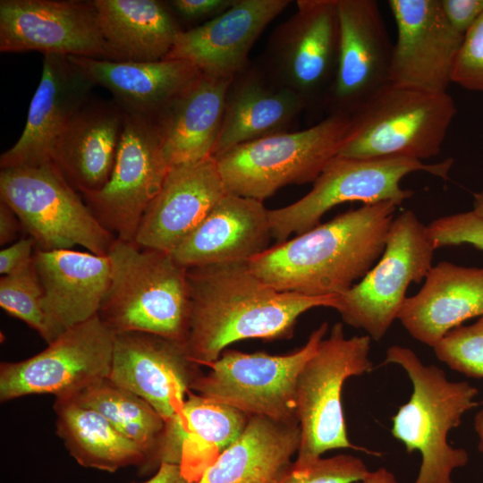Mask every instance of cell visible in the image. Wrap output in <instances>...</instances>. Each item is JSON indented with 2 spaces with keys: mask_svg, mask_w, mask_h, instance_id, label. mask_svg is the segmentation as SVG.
Masks as SVG:
<instances>
[{
  "mask_svg": "<svg viewBox=\"0 0 483 483\" xmlns=\"http://www.w3.org/2000/svg\"><path fill=\"white\" fill-rule=\"evenodd\" d=\"M190 322L185 350L208 366L232 343L245 339H286L303 313L335 309L338 296L281 292L256 275L248 262L188 268Z\"/></svg>",
  "mask_w": 483,
  "mask_h": 483,
  "instance_id": "cell-1",
  "label": "cell"
},
{
  "mask_svg": "<svg viewBox=\"0 0 483 483\" xmlns=\"http://www.w3.org/2000/svg\"><path fill=\"white\" fill-rule=\"evenodd\" d=\"M398 206L365 204L276 243L248 265L275 290L307 296H339L380 258Z\"/></svg>",
  "mask_w": 483,
  "mask_h": 483,
  "instance_id": "cell-2",
  "label": "cell"
},
{
  "mask_svg": "<svg viewBox=\"0 0 483 483\" xmlns=\"http://www.w3.org/2000/svg\"><path fill=\"white\" fill-rule=\"evenodd\" d=\"M97 315L114 332H144L184 345L190 322L188 268L171 252L116 240Z\"/></svg>",
  "mask_w": 483,
  "mask_h": 483,
  "instance_id": "cell-3",
  "label": "cell"
},
{
  "mask_svg": "<svg viewBox=\"0 0 483 483\" xmlns=\"http://www.w3.org/2000/svg\"><path fill=\"white\" fill-rule=\"evenodd\" d=\"M383 364L400 366L409 377L412 392L392 418L391 433L408 453L421 456L414 483H453V471L465 466L469 456L448 442L450 431L478 402V390L469 382H453L435 365H425L410 348L393 345Z\"/></svg>",
  "mask_w": 483,
  "mask_h": 483,
  "instance_id": "cell-4",
  "label": "cell"
},
{
  "mask_svg": "<svg viewBox=\"0 0 483 483\" xmlns=\"http://www.w3.org/2000/svg\"><path fill=\"white\" fill-rule=\"evenodd\" d=\"M351 126V115L330 114L308 129L247 142L214 158L228 193L263 201L286 185L314 182Z\"/></svg>",
  "mask_w": 483,
  "mask_h": 483,
  "instance_id": "cell-5",
  "label": "cell"
},
{
  "mask_svg": "<svg viewBox=\"0 0 483 483\" xmlns=\"http://www.w3.org/2000/svg\"><path fill=\"white\" fill-rule=\"evenodd\" d=\"M457 113L452 97L389 83L357 112L337 156L352 158L437 156Z\"/></svg>",
  "mask_w": 483,
  "mask_h": 483,
  "instance_id": "cell-6",
  "label": "cell"
},
{
  "mask_svg": "<svg viewBox=\"0 0 483 483\" xmlns=\"http://www.w3.org/2000/svg\"><path fill=\"white\" fill-rule=\"evenodd\" d=\"M370 342L367 335L347 338L338 322L301 369L295 389L301 444L292 469L305 470L333 449L353 448L378 454L349 440L342 404L344 382L373 369L369 357Z\"/></svg>",
  "mask_w": 483,
  "mask_h": 483,
  "instance_id": "cell-7",
  "label": "cell"
},
{
  "mask_svg": "<svg viewBox=\"0 0 483 483\" xmlns=\"http://www.w3.org/2000/svg\"><path fill=\"white\" fill-rule=\"evenodd\" d=\"M0 200L14 211L38 250L81 246L107 256L117 240L53 163L1 168Z\"/></svg>",
  "mask_w": 483,
  "mask_h": 483,
  "instance_id": "cell-8",
  "label": "cell"
},
{
  "mask_svg": "<svg viewBox=\"0 0 483 483\" xmlns=\"http://www.w3.org/2000/svg\"><path fill=\"white\" fill-rule=\"evenodd\" d=\"M453 164L452 158L427 164L407 157L352 158L336 156L313 182L312 189L297 201L268 210L272 238L276 243L292 234H301L320 224L322 216L348 201L373 204L393 201L398 207L413 195L401 181L413 172H426L444 180Z\"/></svg>",
  "mask_w": 483,
  "mask_h": 483,
  "instance_id": "cell-9",
  "label": "cell"
},
{
  "mask_svg": "<svg viewBox=\"0 0 483 483\" xmlns=\"http://www.w3.org/2000/svg\"><path fill=\"white\" fill-rule=\"evenodd\" d=\"M436 247L428 226L406 210L393 220L385 250L367 275L338 296L335 309L347 325L380 341L398 318L411 283L419 284L433 267Z\"/></svg>",
  "mask_w": 483,
  "mask_h": 483,
  "instance_id": "cell-10",
  "label": "cell"
},
{
  "mask_svg": "<svg viewBox=\"0 0 483 483\" xmlns=\"http://www.w3.org/2000/svg\"><path fill=\"white\" fill-rule=\"evenodd\" d=\"M328 330L323 322L304 346L284 355L225 350L199 374L191 391L235 408L250 416L298 422L295 389L298 376Z\"/></svg>",
  "mask_w": 483,
  "mask_h": 483,
  "instance_id": "cell-11",
  "label": "cell"
},
{
  "mask_svg": "<svg viewBox=\"0 0 483 483\" xmlns=\"http://www.w3.org/2000/svg\"><path fill=\"white\" fill-rule=\"evenodd\" d=\"M114 334L98 315L75 325L36 355L0 365V400L30 394L75 395L108 378Z\"/></svg>",
  "mask_w": 483,
  "mask_h": 483,
  "instance_id": "cell-12",
  "label": "cell"
},
{
  "mask_svg": "<svg viewBox=\"0 0 483 483\" xmlns=\"http://www.w3.org/2000/svg\"><path fill=\"white\" fill-rule=\"evenodd\" d=\"M170 167L153 119L125 112L107 182L99 191L81 197L116 239L134 242L141 219Z\"/></svg>",
  "mask_w": 483,
  "mask_h": 483,
  "instance_id": "cell-13",
  "label": "cell"
},
{
  "mask_svg": "<svg viewBox=\"0 0 483 483\" xmlns=\"http://www.w3.org/2000/svg\"><path fill=\"white\" fill-rule=\"evenodd\" d=\"M296 11L272 32L261 66L276 83L308 103L326 102L338 57L336 0H298Z\"/></svg>",
  "mask_w": 483,
  "mask_h": 483,
  "instance_id": "cell-14",
  "label": "cell"
},
{
  "mask_svg": "<svg viewBox=\"0 0 483 483\" xmlns=\"http://www.w3.org/2000/svg\"><path fill=\"white\" fill-rule=\"evenodd\" d=\"M114 61L92 1L1 0L0 52Z\"/></svg>",
  "mask_w": 483,
  "mask_h": 483,
  "instance_id": "cell-15",
  "label": "cell"
},
{
  "mask_svg": "<svg viewBox=\"0 0 483 483\" xmlns=\"http://www.w3.org/2000/svg\"><path fill=\"white\" fill-rule=\"evenodd\" d=\"M339 44L335 76L325 104L352 115L390 83L393 45L375 0H336Z\"/></svg>",
  "mask_w": 483,
  "mask_h": 483,
  "instance_id": "cell-16",
  "label": "cell"
},
{
  "mask_svg": "<svg viewBox=\"0 0 483 483\" xmlns=\"http://www.w3.org/2000/svg\"><path fill=\"white\" fill-rule=\"evenodd\" d=\"M395 21L391 84L447 92L464 35L446 19L441 0H389Z\"/></svg>",
  "mask_w": 483,
  "mask_h": 483,
  "instance_id": "cell-17",
  "label": "cell"
},
{
  "mask_svg": "<svg viewBox=\"0 0 483 483\" xmlns=\"http://www.w3.org/2000/svg\"><path fill=\"white\" fill-rule=\"evenodd\" d=\"M182 343L144 332L114 334L108 379L147 401L167 420L200 374Z\"/></svg>",
  "mask_w": 483,
  "mask_h": 483,
  "instance_id": "cell-18",
  "label": "cell"
},
{
  "mask_svg": "<svg viewBox=\"0 0 483 483\" xmlns=\"http://www.w3.org/2000/svg\"><path fill=\"white\" fill-rule=\"evenodd\" d=\"M249 416L229 405L190 391L164 430L143 470L154 473L162 463L178 464L196 483L203 472L242 434Z\"/></svg>",
  "mask_w": 483,
  "mask_h": 483,
  "instance_id": "cell-19",
  "label": "cell"
},
{
  "mask_svg": "<svg viewBox=\"0 0 483 483\" xmlns=\"http://www.w3.org/2000/svg\"><path fill=\"white\" fill-rule=\"evenodd\" d=\"M290 0H235L202 25L182 30L165 59H182L202 73L234 78L248 67L256 41Z\"/></svg>",
  "mask_w": 483,
  "mask_h": 483,
  "instance_id": "cell-20",
  "label": "cell"
},
{
  "mask_svg": "<svg viewBox=\"0 0 483 483\" xmlns=\"http://www.w3.org/2000/svg\"><path fill=\"white\" fill-rule=\"evenodd\" d=\"M93 83L66 55H44L41 79L26 123L15 144L0 157V168L52 163L59 137L74 114L90 98Z\"/></svg>",
  "mask_w": 483,
  "mask_h": 483,
  "instance_id": "cell-21",
  "label": "cell"
},
{
  "mask_svg": "<svg viewBox=\"0 0 483 483\" xmlns=\"http://www.w3.org/2000/svg\"><path fill=\"white\" fill-rule=\"evenodd\" d=\"M226 193L213 157L171 166L141 219L134 242L172 252Z\"/></svg>",
  "mask_w": 483,
  "mask_h": 483,
  "instance_id": "cell-22",
  "label": "cell"
},
{
  "mask_svg": "<svg viewBox=\"0 0 483 483\" xmlns=\"http://www.w3.org/2000/svg\"><path fill=\"white\" fill-rule=\"evenodd\" d=\"M33 264L43 292L47 344L70 327L97 315L110 283L107 256L73 249H36Z\"/></svg>",
  "mask_w": 483,
  "mask_h": 483,
  "instance_id": "cell-23",
  "label": "cell"
},
{
  "mask_svg": "<svg viewBox=\"0 0 483 483\" xmlns=\"http://www.w3.org/2000/svg\"><path fill=\"white\" fill-rule=\"evenodd\" d=\"M271 239L263 201L227 192L171 253L186 268L249 262Z\"/></svg>",
  "mask_w": 483,
  "mask_h": 483,
  "instance_id": "cell-24",
  "label": "cell"
},
{
  "mask_svg": "<svg viewBox=\"0 0 483 483\" xmlns=\"http://www.w3.org/2000/svg\"><path fill=\"white\" fill-rule=\"evenodd\" d=\"M308 106L300 94L275 82L261 65L249 64L228 88L212 157L247 142L286 132Z\"/></svg>",
  "mask_w": 483,
  "mask_h": 483,
  "instance_id": "cell-25",
  "label": "cell"
},
{
  "mask_svg": "<svg viewBox=\"0 0 483 483\" xmlns=\"http://www.w3.org/2000/svg\"><path fill=\"white\" fill-rule=\"evenodd\" d=\"M124 119L125 111L115 101L89 98L64 129L52 163L80 195L97 191L107 182Z\"/></svg>",
  "mask_w": 483,
  "mask_h": 483,
  "instance_id": "cell-26",
  "label": "cell"
},
{
  "mask_svg": "<svg viewBox=\"0 0 483 483\" xmlns=\"http://www.w3.org/2000/svg\"><path fill=\"white\" fill-rule=\"evenodd\" d=\"M483 317V267L441 261L404 301L397 319L417 341L434 347L449 331Z\"/></svg>",
  "mask_w": 483,
  "mask_h": 483,
  "instance_id": "cell-27",
  "label": "cell"
},
{
  "mask_svg": "<svg viewBox=\"0 0 483 483\" xmlns=\"http://www.w3.org/2000/svg\"><path fill=\"white\" fill-rule=\"evenodd\" d=\"M67 57L94 86L108 89L126 113L151 119L201 74L193 64L182 59L132 62Z\"/></svg>",
  "mask_w": 483,
  "mask_h": 483,
  "instance_id": "cell-28",
  "label": "cell"
},
{
  "mask_svg": "<svg viewBox=\"0 0 483 483\" xmlns=\"http://www.w3.org/2000/svg\"><path fill=\"white\" fill-rule=\"evenodd\" d=\"M233 79L201 72L153 118L171 166L212 157Z\"/></svg>",
  "mask_w": 483,
  "mask_h": 483,
  "instance_id": "cell-29",
  "label": "cell"
},
{
  "mask_svg": "<svg viewBox=\"0 0 483 483\" xmlns=\"http://www.w3.org/2000/svg\"><path fill=\"white\" fill-rule=\"evenodd\" d=\"M301 444L299 422L250 416L239 436L196 483H276Z\"/></svg>",
  "mask_w": 483,
  "mask_h": 483,
  "instance_id": "cell-30",
  "label": "cell"
},
{
  "mask_svg": "<svg viewBox=\"0 0 483 483\" xmlns=\"http://www.w3.org/2000/svg\"><path fill=\"white\" fill-rule=\"evenodd\" d=\"M102 35L114 61L165 59L181 30L168 3L93 0Z\"/></svg>",
  "mask_w": 483,
  "mask_h": 483,
  "instance_id": "cell-31",
  "label": "cell"
},
{
  "mask_svg": "<svg viewBox=\"0 0 483 483\" xmlns=\"http://www.w3.org/2000/svg\"><path fill=\"white\" fill-rule=\"evenodd\" d=\"M56 433L82 467L114 472L128 466L142 468L143 451L104 416L72 397L55 398Z\"/></svg>",
  "mask_w": 483,
  "mask_h": 483,
  "instance_id": "cell-32",
  "label": "cell"
},
{
  "mask_svg": "<svg viewBox=\"0 0 483 483\" xmlns=\"http://www.w3.org/2000/svg\"><path fill=\"white\" fill-rule=\"evenodd\" d=\"M69 397L100 413L143 451L146 462L139 470L140 472L165 428V420L159 413L140 396L115 385L108 378Z\"/></svg>",
  "mask_w": 483,
  "mask_h": 483,
  "instance_id": "cell-33",
  "label": "cell"
},
{
  "mask_svg": "<svg viewBox=\"0 0 483 483\" xmlns=\"http://www.w3.org/2000/svg\"><path fill=\"white\" fill-rule=\"evenodd\" d=\"M0 307L26 323L48 343L43 292L33 260L16 272L1 276Z\"/></svg>",
  "mask_w": 483,
  "mask_h": 483,
  "instance_id": "cell-34",
  "label": "cell"
},
{
  "mask_svg": "<svg viewBox=\"0 0 483 483\" xmlns=\"http://www.w3.org/2000/svg\"><path fill=\"white\" fill-rule=\"evenodd\" d=\"M436 358L469 377L483 378V317L449 331L434 347Z\"/></svg>",
  "mask_w": 483,
  "mask_h": 483,
  "instance_id": "cell-35",
  "label": "cell"
},
{
  "mask_svg": "<svg viewBox=\"0 0 483 483\" xmlns=\"http://www.w3.org/2000/svg\"><path fill=\"white\" fill-rule=\"evenodd\" d=\"M369 470L365 462L351 454L319 458L302 470L291 469L276 483H354Z\"/></svg>",
  "mask_w": 483,
  "mask_h": 483,
  "instance_id": "cell-36",
  "label": "cell"
},
{
  "mask_svg": "<svg viewBox=\"0 0 483 483\" xmlns=\"http://www.w3.org/2000/svg\"><path fill=\"white\" fill-rule=\"evenodd\" d=\"M427 226L436 249L470 244L483 250V218L473 210L439 217Z\"/></svg>",
  "mask_w": 483,
  "mask_h": 483,
  "instance_id": "cell-37",
  "label": "cell"
},
{
  "mask_svg": "<svg viewBox=\"0 0 483 483\" xmlns=\"http://www.w3.org/2000/svg\"><path fill=\"white\" fill-rule=\"evenodd\" d=\"M452 82L468 90L483 92V15L464 35Z\"/></svg>",
  "mask_w": 483,
  "mask_h": 483,
  "instance_id": "cell-38",
  "label": "cell"
},
{
  "mask_svg": "<svg viewBox=\"0 0 483 483\" xmlns=\"http://www.w3.org/2000/svg\"><path fill=\"white\" fill-rule=\"evenodd\" d=\"M441 4L452 27L463 35L483 15V0H441Z\"/></svg>",
  "mask_w": 483,
  "mask_h": 483,
  "instance_id": "cell-39",
  "label": "cell"
},
{
  "mask_svg": "<svg viewBox=\"0 0 483 483\" xmlns=\"http://www.w3.org/2000/svg\"><path fill=\"white\" fill-rule=\"evenodd\" d=\"M235 0H173L167 2L174 14L185 20L216 17L231 7Z\"/></svg>",
  "mask_w": 483,
  "mask_h": 483,
  "instance_id": "cell-40",
  "label": "cell"
},
{
  "mask_svg": "<svg viewBox=\"0 0 483 483\" xmlns=\"http://www.w3.org/2000/svg\"><path fill=\"white\" fill-rule=\"evenodd\" d=\"M36 244L30 236L22 237L0 251V274L16 272L33 260Z\"/></svg>",
  "mask_w": 483,
  "mask_h": 483,
  "instance_id": "cell-41",
  "label": "cell"
},
{
  "mask_svg": "<svg viewBox=\"0 0 483 483\" xmlns=\"http://www.w3.org/2000/svg\"><path fill=\"white\" fill-rule=\"evenodd\" d=\"M21 230H23V226L17 215L7 204L0 200L1 246L13 242Z\"/></svg>",
  "mask_w": 483,
  "mask_h": 483,
  "instance_id": "cell-42",
  "label": "cell"
},
{
  "mask_svg": "<svg viewBox=\"0 0 483 483\" xmlns=\"http://www.w3.org/2000/svg\"><path fill=\"white\" fill-rule=\"evenodd\" d=\"M141 483H191L182 472L178 464L162 463L154 475Z\"/></svg>",
  "mask_w": 483,
  "mask_h": 483,
  "instance_id": "cell-43",
  "label": "cell"
},
{
  "mask_svg": "<svg viewBox=\"0 0 483 483\" xmlns=\"http://www.w3.org/2000/svg\"><path fill=\"white\" fill-rule=\"evenodd\" d=\"M360 483H398L394 475L386 468L369 473Z\"/></svg>",
  "mask_w": 483,
  "mask_h": 483,
  "instance_id": "cell-44",
  "label": "cell"
},
{
  "mask_svg": "<svg viewBox=\"0 0 483 483\" xmlns=\"http://www.w3.org/2000/svg\"><path fill=\"white\" fill-rule=\"evenodd\" d=\"M481 404L482 406L477 412L474 419V428L479 438V450L483 453V402Z\"/></svg>",
  "mask_w": 483,
  "mask_h": 483,
  "instance_id": "cell-45",
  "label": "cell"
},
{
  "mask_svg": "<svg viewBox=\"0 0 483 483\" xmlns=\"http://www.w3.org/2000/svg\"><path fill=\"white\" fill-rule=\"evenodd\" d=\"M472 210L483 218V191L474 195Z\"/></svg>",
  "mask_w": 483,
  "mask_h": 483,
  "instance_id": "cell-46",
  "label": "cell"
}]
</instances>
